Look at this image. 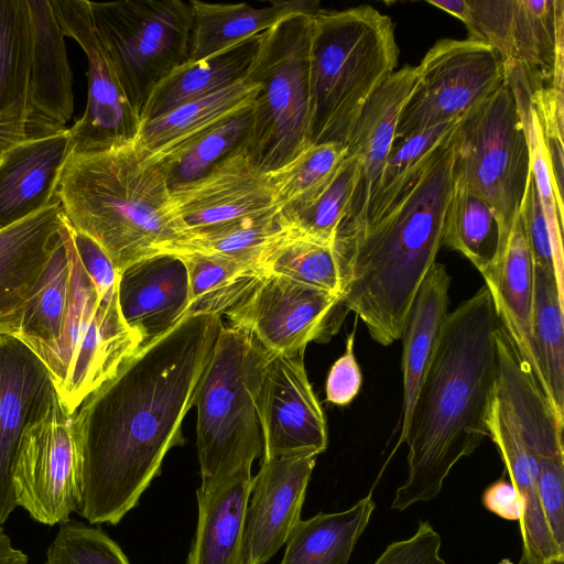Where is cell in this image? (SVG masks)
Instances as JSON below:
<instances>
[{"instance_id":"4","label":"cell","mask_w":564,"mask_h":564,"mask_svg":"<svg viewBox=\"0 0 564 564\" xmlns=\"http://www.w3.org/2000/svg\"><path fill=\"white\" fill-rule=\"evenodd\" d=\"M170 194L164 165L150 161L137 140L69 153L56 186L68 225L93 239L118 274L165 253L184 236L170 210Z\"/></svg>"},{"instance_id":"23","label":"cell","mask_w":564,"mask_h":564,"mask_svg":"<svg viewBox=\"0 0 564 564\" xmlns=\"http://www.w3.org/2000/svg\"><path fill=\"white\" fill-rule=\"evenodd\" d=\"M70 153L69 128L32 134L0 159V229L58 202L56 186Z\"/></svg>"},{"instance_id":"48","label":"cell","mask_w":564,"mask_h":564,"mask_svg":"<svg viewBox=\"0 0 564 564\" xmlns=\"http://www.w3.org/2000/svg\"><path fill=\"white\" fill-rule=\"evenodd\" d=\"M519 214L523 221L534 265L552 271L555 274L549 227L532 174Z\"/></svg>"},{"instance_id":"50","label":"cell","mask_w":564,"mask_h":564,"mask_svg":"<svg viewBox=\"0 0 564 564\" xmlns=\"http://www.w3.org/2000/svg\"><path fill=\"white\" fill-rule=\"evenodd\" d=\"M355 330L347 337L345 352L333 364L326 379V399L336 405L349 404L359 393L362 376L354 352Z\"/></svg>"},{"instance_id":"2","label":"cell","mask_w":564,"mask_h":564,"mask_svg":"<svg viewBox=\"0 0 564 564\" xmlns=\"http://www.w3.org/2000/svg\"><path fill=\"white\" fill-rule=\"evenodd\" d=\"M498 325L485 284L446 315L402 440L409 449L408 476L391 509L403 511L435 498L456 463L489 437Z\"/></svg>"},{"instance_id":"46","label":"cell","mask_w":564,"mask_h":564,"mask_svg":"<svg viewBox=\"0 0 564 564\" xmlns=\"http://www.w3.org/2000/svg\"><path fill=\"white\" fill-rule=\"evenodd\" d=\"M538 491L550 532L564 550V457L538 460Z\"/></svg>"},{"instance_id":"27","label":"cell","mask_w":564,"mask_h":564,"mask_svg":"<svg viewBox=\"0 0 564 564\" xmlns=\"http://www.w3.org/2000/svg\"><path fill=\"white\" fill-rule=\"evenodd\" d=\"M452 278L435 262L422 281L405 317L402 340V409L395 449L402 445L411 412L448 314Z\"/></svg>"},{"instance_id":"47","label":"cell","mask_w":564,"mask_h":564,"mask_svg":"<svg viewBox=\"0 0 564 564\" xmlns=\"http://www.w3.org/2000/svg\"><path fill=\"white\" fill-rule=\"evenodd\" d=\"M441 536L429 521H419L415 533L389 544L373 564H447L441 556Z\"/></svg>"},{"instance_id":"32","label":"cell","mask_w":564,"mask_h":564,"mask_svg":"<svg viewBox=\"0 0 564 564\" xmlns=\"http://www.w3.org/2000/svg\"><path fill=\"white\" fill-rule=\"evenodd\" d=\"M507 240L495 209L453 176L443 246L460 252L486 278L495 270Z\"/></svg>"},{"instance_id":"41","label":"cell","mask_w":564,"mask_h":564,"mask_svg":"<svg viewBox=\"0 0 564 564\" xmlns=\"http://www.w3.org/2000/svg\"><path fill=\"white\" fill-rule=\"evenodd\" d=\"M357 176V161L346 154L328 185L313 199L281 209L292 230L304 238L334 246Z\"/></svg>"},{"instance_id":"14","label":"cell","mask_w":564,"mask_h":564,"mask_svg":"<svg viewBox=\"0 0 564 564\" xmlns=\"http://www.w3.org/2000/svg\"><path fill=\"white\" fill-rule=\"evenodd\" d=\"M65 36L88 61V95L83 116L69 128L70 153H89L137 140L141 122L121 86L117 69L87 0H51Z\"/></svg>"},{"instance_id":"37","label":"cell","mask_w":564,"mask_h":564,"mask_svg":"<svg viewBox=\"0 0 564 564\" xmlns=\"http://www.w3.org/2000/svg\"><path fill=\"white\" fill-rule=\"evenodd\" d=\"M70 296V264L61 230V240L23 313L18 338L36 355L62 334Z\"/></svg>"},{"instance_id":"21","label":"cell","mask_w":564,"mask_h":564,"mask_svg":"<svg viewBox=\"0 0 564 564\" xmlns=\"http://www.w3.org/2000/svg\"><path fill=\"white\" fill-rule=\"evenodd\" d=\"M118 304L141 347L166 334L189 315L188 276L182 259L162 253L126 268L118 278Z\"/></svg>"},{"instance_id":"18","label":"cell","mask_w":564,"mask_h":564,"mask_svg":"<svg viewBox=\"0 0 564 564\" xmlns=\"http://www.w3.org/2000/svg\"><path fill=\"white\" fill-rule=\"evenodd\" d=\"M316 456L262 458L245 513L242 564H265L301 520Z\"/></svg>"},{"instance_id":"38","label":"cell","mask_w":564,"mask_h":564,"mask_svg":"<svg viewBox=\"0 0 564 564\" xmlns=\"http://www.w3.org/2000/svg\"><path fill=\"white\" fill-rule=\"evenodd\" d=\"M346 154L338 143L311 144L285 165L265 173L274 205L284 209L313 199L335 176Z\"/></svg>"},{"instance_id":"16","label":"cell","mask_w":564,"mask_h":564,"mask_svg":"<svg viewBox=\"0 0 564 564\" xmlns=\"http://www.w3.org/2000/svg\"><path fill=\"white\" fill-rule=\"evenodd\" d=\"M169 206L185 232L278 208L265 173L241 144L200 177L171 188Z\"/></svg>"},{"instance_id":"35","label":"cell","mask_w":564,"mask_h":564,"mask_svg":"<svg viewBox=\"0 0 564 564\" xmlns=\"http://www.w3.org/2000/svg\"><path fill=\"white\" fill-rule=\"evenodd\" d=\"M184 262L189 290V315H223L264 274L261 261L202 252L173 253Z\"/></svg>"},{"instance_id":"43","label":"cell","mask_w":564,"mask_h":564,"mask_svg":"<svg viewBox=\"0 0 564 564\" xmlns=\"http://www.w3.org/2000/svg\"><path fill=\"white\" fill-rule=\"evenodd\" d=\"M459 19L467 28L468 39L492 47L506 67L511 61V33L514 0H430Z\"/></svg>"},{"instance_id":"9","label":"cell","mask_w":564,"mask_h":564,"mask_svg":"<svg viewBox=\"0 0 564 564\" xmlns=\"http://www.w3.org/2000/svg\"><path fill=\"white\" fill-rule=\"evenodd\" d=\"M453 176L495 209L509 237L531 176V155L516 96L506 77L459 119Z\"/></svg>"},{"instance_id":"15","label":"cell","mask_w":564,"mask_h":564,"mask_svg":"<svg viewBox=\"0 0 564 564\" xmlns=\"http://www.w3.org/2000/svg\"><path fill=\"white\" fill-rule=\"evenodd\" d=\"M303 355H274L264 369L259 392L264 459L317 456L327 448L326 417Z\"/></svg>"},{"instance_id":"42","label":"cell","mask_w":564,"mask_h":564,"mask_svg":"<svg viewBox=\"0 0 564 564\" xmlns=\"http://www.w3.org/2000/svg\"><path fill=\"white\" fill-rule=\"evenodd\" d=\"M458 120L426 128L402 139L394 140L364 227L387 207L404 180L447 137Z\"/></svg>"},{"instance_id":"55","label":"cell","mask_w":564,"mask_h":564,"mask_svg":"<svg viewBox=\"0 0 564 564\" xmlns=\"http://www.w3.org/2000/svg\"><path fill=\"white\" fill-rule=\"evenodd\" d=\"M544 564H564V558H555V560H551Z\"/></svg>"},{"instance_id":"53","label":"cell","mask_w":564,"mask_h":564,"mask_svg":"<svg viewBox=\"0 0 564 564\" xmlns=\"http://www.w3.org/2000/svg\"><path fill=\"white\" fill-rule=\"evenodd\" d=\"M28 555L15 547L6 533L2 525H0V564H28Z\"/></svg>"},{"instance_id":"13","label":"cell","mask_w":564,"mask_h":564,"mask_svg":"<svg viewBox=\"0 0 564 564\" xmlns=\"http://www.w3.org/2000/svg\"><path fill=\"white\" fill-rule=\"evenodd\" d=\"M347 312L337 294L264 273L224 315L268 351L297 355L311 341L329 340Z\"/></svg>"},{"instance_id":"25","label":"cell","mask_w":564,"mask_h":564,"mask_svg":"<svg viewBox=\"0 0 564 564\" xmlns=\"http://www.w3.org/2000/svg\"><path fill=\"white\" fill-rule=\"evenodd\" d=\"M487 426L489 437L496 444L510 481L524 501V513L519 522L525 551L538 564L564 558L544 518L538 491V460L527 443L512 410L495 387Z\"/></svg>"},{"instance_id":"22","label":"cell","mask_w":564,"mask_h":564,"mask_svg":"<svg viewBox=\"0 0 564 564\" xmlns=\"http://www.w3.org/2000/svg\"><path fill=\"white\" fill-rule=\"evenodd\" d=\"M31 47L28 84V134L66 127L74 111L73 74L65 35L51 0H28Z\"/></svg>"},{"instance_id":"20","label":"cell","mask_w":564,"mask_h":564,"mask_svg":"<svg viewBox=\"0 0 564 564\" xmlns=\"http://www.w3.org/2000/svg\"><path fill=\"white\" fill-rule=\"evenodd\" d=\"M58 202L0 229V335L18 337L24 310L61 240Z\"/></svg>"},{"instance_id":"29","label":"cell","mask_w":564,"mask_h":564,"mask_svg":"<svg viewBox=\"0 0 564 564\" xmlns=\"http://www.w3.org/2000/svg\"><path fill=\"white\" fill-rule=\"evenodd\" d=\"M251 469L219 486L196 490L198 518L185 564H242V535Z\"/></svg>"},{"instance_id":"40","label":"cell","mask_w":564,"mask_h":564,"mask_svg":"<svg viewBox=\"0 0 564 564\" xmlns=\"http://www.w3.org/2000/svg\"><path fill=\"white\" fill-rule=\"evenodd\" d=\"M261 265L264 273L340 294L334 246L301 237L293 230L264 253Z\"/></svg>"},{"instance_id":"36","label":"cell","mask_w":564,"mask_h":564,"mask_svg":"<svg viewBox=\"0 0 564 564\" xmlns=\"http://www.w3.org/2000/svg\"><path fill=\"white\" fill-rule=\"evenodd\" d=\"M532 341L551 404L564 416V294L554 272L535 265Z\"/></svg>"},{"instance_id":"44","label":"cell","mask_w":564,"mask_h":564,"mask_svg":"<svg viewBox=\"0 0 564 564\" xmlns=\"http://www.w3.org/2000/svg\"><path fill=\"white\" fill-rule=\"evenodd\" d=\"M250 110L215 128L176 158L162 163L171 188L204 175L241 144L250 121Z\"/></svg>"},{"instance_id":"34","label":"cell","mask_w":564,"mask_h":564,"mask_svg":"<svg viewBox=\"0 0 564 564\" xmlns=\"http://www.w3.org/2000/svg\"><path fill=\"white\" fill-rule=\"evenodd\" d=\"M292 231L280 208L263 214L187 230L165 253L202 252L261 261L264 253Z\"/></svg>"},{"instance_id":"8","label":"cell","mask_w":564,"mask_h":564,"mask_svg":"<svg viewBox=\"0 0 564 564\" xmlns=\"http://www.w3.org/2000/svg\"><path fill=\"white\" fill-rule=\"evenodd\" d=\"M70 264V296L58 339L37 357L46 366L63 406L74 414L84 399L141 347L124 323L118 292L100 296L82 267L63 215Z\"/></svg>"},{"instance_id":"33","label":"cell","mask_w":564,"mask_h":564,"mask_svg":"<svg viewBox=\"0 0 564 564\" xmlns=\"http://www.w3.org/2000/svg\"><path fill=\"white\" fill-rule=\"evenodd\" d=\"M375 508L368 495L347 510L300 520L280 564H347Z\"/></svg>"},{"instance_id":"49","label":"cell","mask_w":564,"mask_h":564,"mask_svg":"<svg viewBox=\"0 0 564 564\" xmlns=\"http://www.w3.org/2000/svg\"><path fill=\"white\" fill-rule=\"evenodd\" d=\"M67 226L79 262L98 294L106 296L118 292L119 274L106 252L88 236L76 231L68 223Z\"/></svg>"},{"instance_id":"52","label":"cell","mask_w":564,"mask_h":564,"mask_svg":"<svg viewBox=\"0 0 564 564\" xmlns=\"http://www.w3.org/2000/svg\"><path fill=\"white\" fill-rule=\"evenodd\" d=\"M29 110L25 107H13L0 112V159L15 143L24 140L28 134Z\"/></svg>"},{"instance_id":"31","label":"cell","mask_w":564,"mask_h":564,"mask_svg":"<svg viewBox=\"0 0 564 564\" xmlns=\"http://www.w3.org/2000/svg\"><path fill=\"white\" fill-rule=\"evenodd\" d=\"M563 36V0H514L508 65L523 68L531 93L552 88L556 67L564 63Z\"/></svg>"},{"instance_id":"24","label":"cell","mask_w":564,"mask_h":564,"mask_svg":"<svg viewBox=\"0 0 564 564\" xmlns=\"http://www.w3.org/2000/svg\"><path fill=\"white\" fill-rule=\"evenodd\" d=\"M484 280L500 325L550 401L532 341L534 260L520 214L495 270Z\"/></svg>"},{"instance_id":"3","label":"cell","mask_w":564,"mask_h":564,"mask_svg":"<svg viewBox=\"0 0 564 564\" xmlns=\"http://www.w3.org/2000/svg\"><path fill=\"white\" fill-rule=\"evenodd\" d=\"M456 127L377 217L334 243L340 301L382 346L400 339L412 301L443 246Z\"/></svg>"},{"instance_id":"17","label":"cell","mask_w":564,"mask_h":564,"mask_svg":"<svg viewBox=\"0 0 564 564\" xmlns=\"http://www.w3.org/2000/svg\"><path fill=\"white\" fill-rule=\"evenodd\" d=\"M416 80V66L406 65L394 72L372 95L359 115L345 145L347 154L357 161V176L335 242L349 238L364 227L395 139L401 109Z\"/></svg>"},{"instance_id":"1","label":"cell","mask_w":564,"mask_h":564,"mask_svg":"<svg viewBox=\"0 0 564 564\" xmlns=\"http://www.w3.org/2000/svg\"><path fill=\"white\" fill-rule=\"evenodd\" d=\"M224 327L217 314H192L140 347L73 414L82 469L76 513L118 524L182 445V423Z\"/></svg>"},{"instance_id":"26","label":"cell","mask_w":564,"mask_h":564,"mask_svg":"<svg viewBox=\"0 0 564 564\" xmlns=\"http://www.w3.org/2000/svg\"><path fill=\"white\" fill-rule=\"evenodd\" d=\"M258 84L241 79L141 126L137 142L152 162L165 163L230 119L249 111Z\"/></svg>"},{"instance_id":"11","label":"cell","mask_w":564,"mask_h":564,"mask_svg":"<svg viewBox=\"0 0 564 564\" xmlns=\"http://www.w3.org/2000/svg\"><path fill=\"white\" fill-rule=\"evenodd\" d=\"M12 488L17 507L41 524H61L79 508L82 469L73 414L57 393L21 436Z\"/></svg>"},{"instance_id":"12","label":"cell","mask_w":564,"mask_h":564,"mask_svg":"<svg viewBox=\"0 0 564 564\" xmlns=\"http://www.w3.org/2000/svg\"><path fill=\"white\" fill-rule=\"evenodd\" d=\"M401 109L395 139L460 119L505 79L500 55L474 40L443 39L425 54Z\"/></svg>"},{"instance_id":"28","label":"cell","mask_w":564,"mask_h":564,"mask_svg":"<svg viewBox=\"0 0 564 564\" xmlns=\"http://www.w3.org/2000/svg\"><path fill=\"white\" fill-rule=\"evenodd\" d=\"M191 4L194 23L188 62L213 57L284 20L301 14L314 15L321 10L315 0L273 1L261 8L198 0H191Z\"/></svg>"},{"instance_id":"5","label":"cell","mask_w":564,"mask_h":564,"mask_svg":"<svg viewBox=\"0 0 564 564\" xmlns=\"http://www.w3.org/2000/svg\"><path fill=\"white\" fill-rule=\"evenodd\" d=\"M394 24L370 6L319 10L310 44V145L345 148L364 107L395 72Z\"/></svg>"},{"instance_id":"7","label":"cell","mask_w":564,"mask_h":564,"mask_svg":"<svg viewBox=\"0 0 564 564\" xmlns=\"http://www.w3.org/2000/svg\"><path fill=\"white\" fill-rule=\"evenodd\" d=\"M314 15H295L262 32L246 76L259 88L241 145L263 173L280 169L310 145Z\"/></svg>"},{"instance_id":"19","label":"cell","mask_w":564,"mask_h":564,"mask_svg":"<svg viewBox=\"0 0 564 564\" xmlns=\"http://www.w3.org/2000/svg\"><path fill=\"white\" fill-rule=\"evenodd\" d=\"M55 394L37 355L18 337L0 335V525L17 508L12 467L21 436Z\"/></svg>"},{"instance_id":"51","label":"cell","mask_w":564,"mask_h":564,"mask_svg":"<svg viewBox=\"0 0 564 564\" xmlns=\"http://www.w3.org/2000/svg\"><path fill=\"white\" fill-rule=\"evenodd\" d=\"M484 507L508 521H521L524 513V501L511 481L503 478L492 482L482 495Z\"/></svg>"},{"instance_id":"10","label":"cell","mask_w":564,"mask_h":564,"mask_svg":"<svg viewBox=\"0 0 564 564\" xmlns=\"http://www.w3.org/2000/svg\"><path fill=\"white\" fill-rule=\"evenodd\" d=\"M123 91L140 118L152 89L189 58L191 1H89Z\"/></svg>"},{"instance_id":"30","label":"cell","mask_w":564,"mask_h":564,"mask_svg":"<svg viewBox=\"0 0 564 564\" xmlns=\"http://www.w3.org/2000/svg\"><path fill=\"white\" fill-rule=\"evenodd\" d=\"M261 33L213 57L186 62L151 91L140 113L141 126L191 101L245 79Z\"/></svg>"},{"instance_id":"6","label":"cell","mask_w":564,"mask_h":564,"mask_svg":"<svg viewBox=\"0 0 564 564\" xmlns=\"http://www.w3.org/2000/svg\"><path fill=\"white\" fill-rule=\"evenodd\" d=\"M273 356L248 333L221 328L194 400L200 489L251 469L263 456L259 392Z\"/></svg>"},{"instance_id":"54","label":"cell","mask_w":564,"mask_h":564,"mask_svg":"<svg viewBox=\"0 0 564 564\" xmlns=\"http://www.w3.org/2000/svg\"><path fill=\"white\" fill-rule=\"evenodd\" d=\"M518 564H538L525 551L522 550V555Z\"/></svg>"},{"instance_id":"45","label":"cell","mask_w":564,"mask_h":564,"mask_svg":"<svg viewBox=\"0 0 564 564\" xmlns=\"http://www.w3.org/2000/svg\"><path fill=\"white\" fill-rule=\"evenodd\" d=\"M43 564H130L119 544L94 524L68 519L59 524Z\"/></svg>"},{"instance_id":"39","label":"cell","mask_w":564,"mask_h":564,"mask_svg":"<svg viewBox=\"0 0 564 564\" xmlns=\"http://www.w3.org/2000/svg\"><path fill=\"white\" fill-rule=\"evenodd\" d=\"M30 47L28 0H0V112L28 109Z\"/></svg>"}]
</instances>
